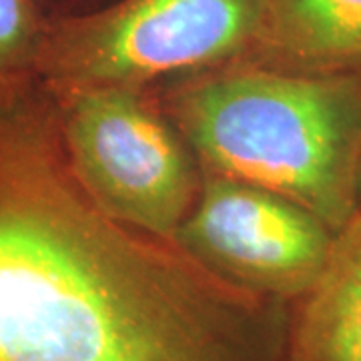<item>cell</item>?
I'll list each match as a JSON object with an SVG mask.
<instances>
[{
  "instance_id": "5",
  "label": "cell",
  "mask_w": 361,
  "mask_h": 361,
  "mask_svg": "<svg viewBox=\"0 0 361 361\" xmlns=\"http://www.w3.org/2000/svg\"><path fill=\"white\" fill-rule=\"evenodd\" d=\"M227 277L277 295H303L327 263L336 233L281 195L211 177L175 235Z\"/></svg>"
},
{
  "instance_id": "8",
  "label": "cell",
  "mask_w": 361,
  "mask_h": 361,
  "mask_svg": "<svg viewBox=\"0 0 361 361\" xmlns=\"http://www.w3.org/2000/svg\"><path fill=\"white\" fill-rule=\"evenodd\" d=\"M47 28L35 0H0V77L37 66Z\"/></svg>"
},
{
  "instance_id": "4",
  "label": "cell",
  "mask_w": 361,
  "mask_h": 361,
  "mask_svg": "<svg viewBox=\"0 0 361 361\" xmlns=\"http://www.w3.org/2000/svg\"><path fill=\"white\" fill-rule=\"evenodd\" d=\"M65 94L66 145L85 195L121 225L175 237L195 205L193 169L177 137L137 89Z\"/></svg>"
},
{
  "instance_id": "9",
  "label": "cell",
  "mask_w": 361,
  "mask_h": 361,
  "mask_svg": "<svg viewBox=\"0 0 361 361\" xmlns=\"http://www.w3.org/2000/svg\"><path fill=\"white\" fill-rule=\"evenodd\" d=\"M360 203H361V159H360Z\"/></svg>"
},
{
  "instance_id": "1",
  "label": "cell",
  "mask_w": 361,
  "mask_h": 361,
  "mask_svg": "<svg viewBox=\"0 0 361 361\" xmlns=\"http://www.w3.org/2000/svg\"><path fill=\"white\" fill-rule=\"evenodd\" d=\"M0 361H217L191 277L26 142L0 151Z\"/></svg>"
},
{
  "instance_id": "6",
  "label": "cell",
  "mask_w": 361,
  "mask_h": 361,
  "mask_svg": "<svg viewBox=\"0 0 361 361\" xmlns=\"http://www.w3.org/2000/svg\"><path fill=\"white\" fill-rule=\"evenodd\" d=\"M253 51L287 73L361 77V0H267Z\"/></svg>"
},
{
  "instance_id": "3",
  "label": "cell",
  "mask_w": 361,
  "mask_h": 361,
  "mask_svg": "<svg viewBox=\"0 0 361 361\" xmlns=\"http://www.w3.org/2000/svg\"><path fill=\"white\" fill-rule=\"evenodd\" d=\"M267 0H121L47 28L40 68L63 92L137 89L253 51Z\"/></svg>"
},
{
  "instance_id": "7",
  "label": "cell",
  "mask_w": 361,
  "mask_h": 361,
  "mask_svg": "<svg viewBox=\"0 0 361 361\" xmlns=\"http://www.w3.org/2000/svg\"><path fill=\"white\" fill-rule=\"evenodd\" d=\"M293 361H361V211L337 233L317 281L303 293Z\"/></svg>"
},
{
  "instance_id": "2",
  "label": "cell",
  "mask_w": 361,
  "mask_h": 361,
  "mask_svg": "<svg viewBox=\"0 0 361 361\" xmlns=\"http://www.w3.org/2000/svg\"><path fill=\"white\" fill-rule=\"evenodd\" d=\"M179 116L219 175L281 195L336 235L360 213V75L225 71L185 90Z\"/></svg>"
}]
</instances>
